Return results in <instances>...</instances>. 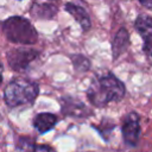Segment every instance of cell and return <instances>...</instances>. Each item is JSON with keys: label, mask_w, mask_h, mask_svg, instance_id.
Wrapping results in <instances>:
<instances>
[{"label": "cell", "mask_w": 152, "mask_h": 152, "mask_svg": "<svg viewBox=\"0 0 152 152\" xmlns=\"http://www.w3.org/2000/svg\"><path fill=\"white\" fill-rule=\"evenodd\" d=\"M58 122V118L56 114L53 113H48V112H44V113H39L34 116L32 124H33V127L38 131V133L40 134H44V133H48L50 132L51 129L55 128V126L57 125Z\"/></svg>", "instance_id": "10"}, {"label": "cell", "mask_w": 152, "mask_h": 152, "mask_svg": "<svg viewBox=\"0 0 152 152\" xmlns=\"http://www.w3.org/2000/svg\"><path fill=\"white\" fill-rule=\"evenodd\" d=\"M64 10L70 15H72V18L80 24V26H81L83 32H87V31L90 30L91 21H90L89 14L87 13V11L82 6H78V5L72 4V2H66L64 5Z\"/></svg>", "instance_id": "9"}, {"label": "cell", "mask_w": 152, "mask_h": 152, "mask_svg": "<svg viewBox=\"0 0 152 152\" xmlns=\"http://www.w3.org/2000/svg\"><path fill=\"white\" fill-rule=\"evenodd\" d=\"M89 103L102 108L110 102H119L126 95V87L114 74L107 72L95 78L86 91Z\"/></svg>", "instance_id": "1"}, {"label": "cell", "mask_w": 152, "mask_h": 152, "mask_svg": "<svg viewBox=\"0 0 152 152\" xmlns=\"http://www.w3.org/2000/svg\"><path fill=\"white\" fill-rule=\"evenodd\" d=\"M134 28L142 39V51L152 59V17L139 14L134 20Z\"/></svg>", "instance_id": "7"}, {"label": "cell", "mask_w": 152, "mask_h": 152, "mask_svg": "<svg viewBox=\"0 0 152 152\" xmlns=\"http://www.w3.org/2000/svg\"><path fill=\"white\" fill-rule=\"evenodd\" d=\"M59 103H61V113L65 118L83 120L93 115V110L75 96H70V95L63 96L61 97Z\"/></svg>", "instance_id": "5"}, {"label": "cell", "mask_w": 152, "mask_h": 152, "mask_svg": "<svg viewBox=\"0 0 152 152\" xmlns=\"http://www.w3.org/2000/svg\"><path fill=\"white\" fill-rule=\"evenodd\" d=\"M6 57L13 71L24 72L39 58V51L30 48H17L10 50Z\"/></svg>", "instance_id": "4"}, {"label": "cell", "mask_w": 152, "mask_h": 152, "mask_svg": "<svg viewBox=\"0 0 152 152\" xmlns=\"http://www.w3.org/2000/svg\"><path fill=\"white\" fill-rule=\"evenodd\" d=\"M145 8L147 10H152V0H138Z\"/></svg>", "instance_id": "16"}, {"label": "cell", "mask_w": 152, "mask_h": 152, "mask_svg": "<svg viewBox=\"0 0 152 152\" xmlns=\"http://www.w3.org/2000/svg\"><path fill=\"white\" fill-rule=\"evenodd\" d=\"M124 142L129 147H135L140 138V116L137 112L128 113L121 124Z\"/></svg>", "instance_id": "6"}, {"label": "cell", "mask_w": 152, "mask_h": 152, "mask_svg": "<svg viewBox=\"0 0 152 152\" xmlns=\"http://www.w3.org/2000/svg\"><path fill=\"white\" fill-rule=\"evenodd\" d=\"M36 152H52V148L49 145H38Z\"/></svg>", "instance_id": "15"}, {"label": "cell", "mask_w": 152, "mask_h": 152, "mask_svg": "<svg viewBox=\"0 0 152 152\" xmlns=\"http://www.w3.org/2000/svg\"><path fill=\"white\" fill-rule=\"evenodd\" d=\"M58 12V5L50 0H36L31 8L30 14L34 19L51 20L56 17Z\"/></svg>", "instance_id": "8"}, {"label": "cell", "mask_w": 152, "mask_h": 152, "mask_svg": "<svg viewBox=\"0 0 152 152\" xmlns=\"http://www.w3.org/2000/svg\"><path fill=\"white\" fill-rule=\"evenodd\" d=\"M70 59H71L74 69L78 72H87L91 66L90 61L81 53H72L70 56Z\"/></svg>", "instance_id": "14"}, {"label": "cell", "mask_w": 152, "mask_h": 152, "mask_svg": "<svg viewBox=\"0 0 152 152\" xmlns=\"http://www.w3.org/2000/svg\"><path fill=\"white\" fill-rule=\"evenodd\" d=\"M129 45V33L125 27H121L114 36L113 43H112V55L113 59H118L127 49Z\"/></svg>", "instance_id": "11"}, {"label": "cell", "mask_w": 152, "mask_h": 152, "mask_svg": "<svg viewBox=\"0 0 152 152\" xmlns=\"http://www.w3.org/2000/svg\"><path fill=\"white\" fill-rule=\"evenodd\" d=\"M115 124L109 119H107V118H104L99 125H94L93 127L99 132V134L102 137V139L104 140V141H109V139H110V134H112V132L114 131V128H115Z\"/></svg>", "instance_id": "13"}, {"label": "cell", "mask_w": 152, "mask_h": 152, "mask_svg": "<svg viewBox=\"0 0 152 152\" xmlns=\"http://www.w3.org/2000/svg\"><path fill=\"white\" fill-rule=\"evenodd\" d=\"M38 144L32 137H19L15 142V150L18 152H36Z\"/></svg>", "instance_id": "12"}, {"label": "cell", "mask_w": 152, "mask_h": 152, "mask_svg": "<svg viewBox=\"0 0 152 152\" xmlns=\"http://www.w3.org/2000/svg\"><path fill=\"white\" fill-rule=\"evenodd\" d=\"M38 95L39 84L25 77L12 78L4 90V100L10 108L32 104Z\"/></svg>", "instance_id": "2"}, {"label": "cell", "mask_w": 152, "mask_h": 152, "mask_svg": "<svg viewBox=\"0 0 152 152\" xmlns=\"http://www.w3.org/2000/svg\"><path fill=\"white\" fill-rule=\"evenodd\" d=\"M2 71H4V65L0 62V86L2 84Z\"/></svg>", "instance_id": "17"}, {"label": "cell", "mask_w": 152, "mask_h": 152, "mask_svg": "<svg viewBox=\"0 0 152 152\" xmlns=\"http://www.w3.org/2000/svg\"><path fill=\"white\" fill-rule=\"evenodd\" d=\"M2 31L7 40L20 45H32L38 40V33L31 21L20 15L7 18L2 23Z\"/></svg>", "instance_id": "3"}]
</instances>
